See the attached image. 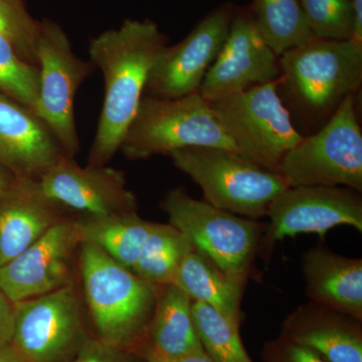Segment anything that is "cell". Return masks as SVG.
I'll return each instance as SVG.
<instances>
[{"instance_id":"6da1fadb","label":"cell","mask_w":362,"mask_h":362,"mask_svg":"<svg viewBox=\"0 0 362 362\" xmlns=\"http://www.w3.org/2000/svg\"><path fill=\"white\" fill-rule=\"evenodd\" d=\"M166 44L165 35L149 20L125 21L90 40V62L103 74L105 94L89 164L106 165L120 150L152 66Z\"/></svg>"},{"instance_id":"7a4b0ae2","label":"cell","mask_w":362,"mask_h":362,"mask_svg":"<svg viewBox=\"0 0 362 362\" xmlns=\"http://www.w3.org/2000/svg\"><path fill=\"white\" fill-rule=\"evenodd\" d=\"M283 88L296 110L326 120L362 83V45L351 40L312 37L279 57Z\"/></svg>"},{"instance_id":"3957f363","label":"cell","mask_w":362,"mask_h":362,"mask_svg":"<svg viewBox=\"0 0 362 362\" xmlns=\"http://www.w3.org/2000/svg\"><path fill=\"white\" fill-rule=\"evenodd\" d=\"M78 250L86 301L100 339L121 349L132 344L148 327L158 286L90 243H81Z\"/></svg>"},{"instance_id":"277c9868","label":"cell","mask_w":362,"mask_h":362,"mask_svg":"<svg viewBox=\"0 0 362 362\" xmlns=\"http://www.w3.org/2000/svg\"><path fill=\"white\" fill-rule=\"evenodd\" d=\"M188 147L235 152L232 140L199 90L177 99L143 96L121 143L124 156L130 160H143L170 156Z\"/></svg>"},{"instance_id":"5b68a950","label":"cell","mask_w":362,"mask_h":362,"mask_svg":"<svg viewBox=\"0 0 362 362\" xmlns=\"http://www.w3.org/2000/svg\"><path fill=\"white\" fill-rule=\"evenodd\" d=\"M169 156L202 188L209 204L250 220L267 216L274 199L290 187L279 173L232 150L188 147Z\"/></svg>"},{"instance_id":"8992f818","label":"cell","mask_w":362,"mask_h":362,"mask_svg":"<svg viewBox=\"0 0 362 362\" xmlns=\"http://www.w3.org/2000/svg\"><path fill=\"white\" fill-rule=\"evenodd\" d=\"M280 78L209 103L235 152L278 173L281 161L303 135L279 94Z\"/></svg>"},{"instance_id":"52a82bcc","label":"cell","mask_w":362,"mask_h":362,"mask_svg":"<svg viewBox=\"0 0 362 362\" xmlns=\"http://www.w3.org/2000/svg\"><path fill=\"white\" fill-rule=\"evenodd\" d=\"M356 95L313 134L302 138L281 161L278 173L290 187H344L362 192V132Z\"/></svg>"},{"instance_id":"ba28073f","label":"cell","mask_w":362,"mask_h":362,"mask_svg":"<svg viewBox=\"0 0 362 362\" xmlns=\"http://www.w3.org/2000/svg\"><path fill=\"white\" fill-rule=\"evenodd\" d=\"M161 209L195 250L228 275L247 281L261 242L259 223L195 199L183 187L170 190Z\"/></svg>"},{"instance_id":"9c48e42d","label":"cell","mask_w":362,"mask_h":362,"mask_svg":"<svg viewBox=\"0 0 362 362\" xmlns=\"http://www.w3.org/2000/svg\"><path fill=\"white\" fill-rule=\"evenodd\" d=\"M35 58L40 84L33 112L52 130L66 156L74 158L80 147L75 120L76 94L95 66L76 56L68 35L52 21L40 23Z\"/></svg>"},{"instance_id":"30bf717a","label":"cell","mask_w":362,"mask_h":362,"mask_svg":"<svg viewBox=\"0 0 362 362\" xmlns=\"http://www.w3.org/2000/svg\"><path fill=\"white\" fill-rule=\"evenodd\" d=\"M13 339L25 362H63L84 343L82 307L74 283L14 304Z\"/></svg>"},{"instance_id":"8fae6325","label":"cell","mask_w":362,"mask_h":362,"mask_svg":"<svg viewBox=\"0 0 362 362\" xmlns=\"http://www.w3.org/2000/svg\"><path fill=\"white\" fill-rule=\"evenodd\" d=\"M267 216L270 223L259 251L269 257L276 243L300 233L324 238L330 228L343 225L362 233L361 192L344 187H288L274 199Z\"/></svg>"},{"instance_id":"7c38bea8","label":"cell","mask_w":362,"mask_h":362,"mask_svg":"<svg viewBox=\"0 0 362 362\" xmlns=\"http://www.w3.org/2000/svg\"><path fill=\"white\" fill-rule=\"evenodd\" d=\"M30 185L58 211L100 218L133 213L135 195L127 188L122 171L106 165L80 166L66 156Z\"/></svg>"},{"instance_id":"4fadbf2b","label":"cell","mask_w":362,"mask_h":362,"mask_svg":"<svg viewBox=\"0 0 362 362\" xmlns=\"http://www.w3.org/2000/svg\"><path fill=\"white\" fill-rule=\"evenodd\" d=\"M235 6L220 4L185 40L161 49L147 80V96L177 99L199 92L228 37Z\"/></svg>"},{"instance_id":"5bb4252c","label":"cell","mask_w":362,"mask_h":362,"mask_svg":"<svg viewBox=\"0 0 362 362\" xmlns=\"http://www.w3.org/2000/svg\"><path fill=\"white\" fill-rule=\"evenodd\" d=\"M280 61L255 23L250 6H235L230 32L199 89L207 103L278 80Z\"/></svg>"},{"instance_id":"9a60e30c","label":"cell","mask_w":362,"mask_h":362,"mask_svg":"<svg viewBox=\"0 0 362 362\" xmlns=\"http://www.w3.org/2000/svg\"><path fill=\"white\" fill-rule=\"evenodd\" d=\"M80 244L74 220L58 221L0 268V290L16 304L71 284L74 256Z\"/></svg>"},{"instance_id":"2e32d148","label":"cell","mask_w":362,"mask_h":362,"mask_svg":"<svg viewBox=\"0 0 362 362\" xmlns=\"http://www.w3.org/2000/svg\"><path fill=\"white\" fill-rule=\"evenodd\" d=\"M66 156L56 136L32 109L0 94V165L20 180H35Z\"/></svg>"},{"instance_id":"e0dca14e","label":"cell","mask_w":362,"mask_h":362,"mask_svg":"<svg viewBox=\"0 0 362 362\" xmlns=\"http://www.w3.org/2000/svg\"><path fill=\"white\" fill-rule=\"evenodd\" d=\"M281 337L315 350L329 362H362L361 321L315 302L289 314Z\"/></svg>"},{"instance_id":"ac0fdd59","label":"cell","mask_w":362,"mask_h":362,"mask_svg":"<svg viewBox=\"0 0 362 362\" xmlns=\"http://www.w3.org/2000/svg\"><path fill=\"white\" fill-rule=\"evenodd\" d=\"M310 301L362 321V259L340 256L319 245L302 256Z\"/></svg>"},{"instance_id":"d6986e66","label":"cell","mask_w":362,"mask_h":362,"mask_svg":"<svg viewBox=\"0 0 362 362\" xmlns=\"http://www.w3.org/2000/svg\"><path fill=\"white\" fill-rule=\"evenodd\" d=\"M63 218L33 189L30 180H20L18 187L0 197V268Z\"/></svg>"},{"instance_id":"ffe728a7","label":"cell","mask_w":362,"mask_h":362,"mask_svg":"<svg viewBox=\"0 0 362 362\" xmlns=\"http://www.w3.org/2000/svg\"><path fill=\"white\" fill-rule=\"evenodd\" d=\"M173 284L192 301L209 305L240 323V301L246 281L228 275L194 247L181 259Z\"/></svg>"},{"instance_id":"44dd1931","label":"cell","mask_w":362,"mask_h":362,"mask_svg":"<svg viewBox=\"0 0 362 362\" xmlns=\"http://www.w3.org/2000/svg\"><path fill=\"white\" fill-rule=\"evenodd\" d=\"M192 300L175 285L158 286L156 307L147 327L152 349L162 356L204 351L192 311Z\"/></svg>"},{"instance_id":"7402d4cb","label":"cell","mask_w":362,"mask_h":362,"mask_svg":"<svg viewBox=\"0 0 362 362\" xmlns=\"http://www.w3.org/2000/svg\"><path fill=\"white\" fill-rule=\"evenodd\" d=\"M81 243L99 247L121 265L132 269L141 256L154 223L133 213L74 220Z\"/></svg>"},{"instance_id":"603a6c76","label":"cell","mask_w":362,"mask_h":362,"mask_svg":"<svg viewBox=\"0 0 362 362\" xmlns=\"http://www.w3.org/2000/svg\"><path fill=\"white\" fill-rule=\"evenodd\" d=\"M249 6L262 37L278 57L314 37L300 0H254Z\"/></svg>"},{"instance_id":"cb8c5ba5","label":"cell","mask_w":362,"mask_h":362,"mask_svg":"<svg viewBox=\"0 0 362 362\" xmlns=\"http://www.w3.org/2000/svg\"><path fill=\"white\" fill-rule=\"evenodd\" d=\"M175 226L154 223L141 256L131 271L150 284H173L181 259L192 249Z\"/></svg>"},{"instance_id":"d4e9b609","label":"cell","mask_w":362,"mask_h":362,"mask_svg":"<svg viewBox=\"0 0 362 362\" xmlns=\"http://www.w3.org/2000/svg\"><path fill=\"white\" fill-rule=\"evenodd\" d=\"M195 331L204 351L214 362H252L240 335V323L213 307L192 301Z\"/></svg>"},{"instance_id":"484cf974","label":"cell","mask_w":362,"mask_h":362,"mask_svg":"<svg viewBox=\"0 0 362 362\" xmlns=\"http://www.w3.org/2000/svg\"><path fill=\"white\" fill-rule=\"evenodd\" d=\"M37 66L28 63L11 42L0 35V94L35 109L39 95Z\"/></svg>"},{"instance_id":"4316f807","label":"cell","mask_w":362,"mask_h":362,"mask_svg":"<svg viewBox=\"0 0 362 362\" xmlns=\"http://www.w3.org/2000/svg\"><path fill=\"white\" fill-rule=\"evenodd\" d=\"M313 37L351 39L354 28L352 0H300Z\"/></svg>"},{"instance_id":"83f0119b","label":"cell","mask_w":362,"mask_h":362,"mask_svg":"<svg viewBox=\"0 0 362 362\" xmlns=\"http://www.w3.org/2000/svg\"><path fill=\"white\" fill-rule=\"evenodd\" d=\"M40 25L26 11L21 0H0V35L11 42L21 59L35 66Z\"/></svg>"},{"instance_id":"f1b7e54d","label":"cell","mask_w":362,"mask_h":362,"mask_svg":"<svg viewBox=\"0 0 362 362\" xmlns=\"http://www.w3.org/2000/svg\"><path fill=\"white\" fill-rule=\"evenodd\" d=\"M263 356L265 362H329L315 350L289 341L283 337L269 342Z\"/></svg>"},{"instance_id":"f546056e","label":"cell","mask_w":362,"mask_h":362,"mask_svg":"<svg viewBox=\"0 0 362 362\" xmlns=\"http://www.w3.org/2000/svg\"><path fill=\"white\" fill-rule=\"evenodd\" d=\"M74 362H132L121 347L100 339H86Z\"/></svg>"},{"instance_id":"4dcf8cb0","label":"cell","mask_w":362,"mask_h":362,"mask_svg":"<svg viewBox=\"0 0 362 362\" xmlns=\"http://www.w3.org/2000/svg\"><path fill=\"white\" fill-rule=\"evenodd\" d=\"M14 304L0 290V340L11 341L14 330Z\"/></svg>"},{"instance_id":"1f68e13d","label":"cell","mask_w":362,"mask_h":362,"mask_svg":"<svg viewBox=\"0 0 362 362\" xmlns=\"http://www.w3.org/2000/svg\"><path fill=\"white\" fill-rule=\"evenodd\" d=\"M143 356L146 362H214L206 351L194 352L180 356H166L156 352L149 345L145 346Z\"/></svg>"},{"instance_id":"d6a6232c","label":"cell","mask_w":362,"mask_h":362,"mask_svg":"<svg viewBox=\"0 0 362 362\" xmlns=\"http://www.w3.org/2000/svg\"><path fill=\"white\" fill-rule=\"evenodd\" d=\"M354 11V28H352V42L362 45V0H352Z\"/></svg>"},{"instance_id":"836d02e7","label":"cell","mask_w":362,"mask_h":362,"mask_svg":"<svg viewBox=\"0 0 362 362\" xmlns=\"http://www.w3.org/2000/svg\"><path fill=\"white\" fill-rule=\"evenodd\" d=\"M20 183V178L16 177L11 171L0 165V197L13 190Z\"/></svg>"},{"instance_id":"e575fe53","label":"cell","mask_w":362,"mask_h":362,"mask_svg":"<svg viewBox=\"0 0 362 362\" xmlns=\"http://www.w3.org/2000/svg\"><path fill=\"white\" fill-rule=\"evenodd\" d=\"M0 362H25L11 341L0 340Z\"/></svg>"}]
</instances>
